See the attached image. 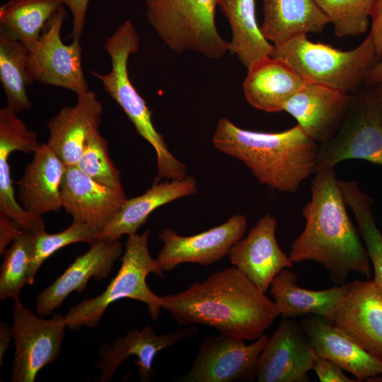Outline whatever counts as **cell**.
Returning <instances> with one entry per match:
<instances>
[{
  "mask_svg": "<svg viewBox=\"0 0 382 382\" xmlns=\"http://www.w3.org/2000/svg\"><path fill=\"white\" fill-rule=\"evenodd\" d=\"M161 303L181 326L207 325L244 341L258 339L280 316L274 301L233 265L161 296Z\"/></svg>",
  "mask_w": 382,
  "mask_h": 382,
  "instance_id": "cell-1",
  "label": "cell"
},
{
  "mask_svg": "<svg viewBox=\"0 0 382 382\" xmlns=\"http://www.w3.org/2000/svg\"><path fill=\"white\" fill-rule=\"evenodd\" d=\"M311 190L302 211L304 229L291 245L292 262H317L341 284L352 272L370 277L368 253L348 215L334 168L316 172Z\"/></svg>",
  "mask_w": 382,
  "mask_h": 382,
  "instance_id": "cell-2",
  "label": "cell"
},
{
  "mask_svg": "<svg viewBox=\"0 0 382 382\" xmlns=\"http://www.w3.org/2000/svg\"><path fill=\"white\" fill-rule=\"evenodd\" d=\"M212 141L219 151L243 163L261 184L279 192H296L316 172L320 144L299 125L283 132H262L240 128L221 117Z\"/></svg>",
  "mask_w": 382,
  "mask_h": 382,
  "instance_id": "cell-3",
  "label": "cell"
},
{
  "mask_svg": "<svg viewBox=\"0 0 382 382\" xmlns=\"http://www.w3.org/2000/svg\"><path fill=\"white\" fill-rule=\"evenodd\" d=\"M139 36L130 20H125L104 43L111 69L106 74L93 70L90 73L102 83L107 93L119 105L134 126L137 133L147 141L156 154L158 178L182 179L186 176L185 165L175 157L152 122V112L132 84L128 73V59L139 51Z\"/></svg>",
  "mask_w": 382,
  "mask_h": 382,
  "instance_id": "cell-4",
  "label": "cell"
},
{
  "mask_svg": "<svg viewBox=\"0 0 382 382\" xmlns=\"http://www.w3.org/2000/svg\"><path fill=\"white\" fill-rule=\"evenodd\" d=\"M272 57L289 64L306 83L349 94L361 88L370 69L380 60L370 33L358 47L348 51L312 42L302 35L274 45Z\"/></svg>",
  "mask_w": 382,
  "mask_h": 382,
  "instance_id": "cell-5",
  "label": "cell"
},
{
  "mask_svg": "<svg viewBox=\"0 0 382 382\" xmlns=\"http://www.w3.org/2000/svg\"><path fill=\"white\" fill-rule=\"evenodd\" d=\"M149 229L141 234L129 236L121 257L117 275L105 290L98 296L86 299L70 308L65 315L66 327L76 330L82 326H96L107 308L122 299H132L145 303L153 320L161 311V296L154 293L146 284L148 274L164 276L159 263L150 255L148 248Z\"/></svg>",
  "mask_w": 382,
  "mask_h": 382,
  "instance_id": "cell-6",
  "label": "cell"
},
{
  "mask_svg": "<svg viewBox=\"0 0 382 382\" xmlns=\"http://www.w3.org/2000/svg\"><path fill=\"white\" fill-rule=\"evenodd\" d=\"M144 4L149 25L170 50L210 59H219L228 52V42L215 23L217 0H144Z\"/></svg>",
  "mask_w": 382,
  "mask_h": 382,
  "instance_id": "cell-7",
  "label": "cell"
},
{
  "mask_svg": "<svg viewBox=\"0 0 382 382\" xmlns=\"http://www.w3.org/2000/svg\"><path fill=\"white\" fill-rule=\"evenodd\" d=\"M349 159L382 166V120L369 86L352 93L340 128L328 142L320 144L316 172Z\"/></svg>",
  "mask_w": 382,
  "mask_h": 382,
  "instance_id": "cell-8",
  "label": "cell"
},
{
  "mask_svg": "<svg viewBox=\"0 0 382 382\" xmlns=\"http://www.w3.org/2000/svg\"><path fill=\"white\" fill-rule=\"evenodd\" d=\"M66 16L62 4L28 49L27 67L33 81L66 88L79 96L90 89L82 68L80 38L73 37L69 45L61 38V28Z\"/></svg>",
  "mask_w": 382,
  "mask_h": 382,
  "instance_id": "cell-9",
  "label": "cell"
},
{
  "mask_svg": "<svg viewBox=\"0 0 382 382\" xmlns=\"http://www.w3.org/2000/svg\"><path fill=\"white\" fill-rule=\"evenodd\" d=\"M40 316L20 299L14 301L11 327L15 344L12 382H33L38 372L59 356L66 327L65 318L60 313H55L50 319Z\"/></svg>",
  "mask_w": 382,
  "mask_h": 382,
  "instance_id": "cell-10",
  "label": "cell"
},
{
  "mask_svg": "<svg viewBox=\"0 0 382 382\" xmlns=\"http://www.w3.org/2000/svg\"><path fill=\"white\" fill-rule=\"evenodd\" d=\"M268 337L262 335L247 345L219 334L200 344L191 366L180 382H241L255 379L258 357Z\"/></svg>",
  "mask_w": 382,
  "mask_h": 382,
  "instance_id": "cell-11",
  "label": "cell"
},
{
  "mask_svg": "<svg viewBox=\"0 0 382 382\" xmlns=\"http://www.w3.org/2000/svg\"><path fill=\"white\" fill-rule=\"evenodd\" d=\"M243 214H234L224 224L192 236L178 235L166 228L158 235L163 243L156 260L163 272L183 263L209 267L228 255L233 245L246 231Z\"/></svg>",
  "mask_w": 382,
  "mask_h": 382,
  "instance_id": "cell-12",
  "label": "cell"
},
{
  "mask_svg": "<svg viewBox=\"0 0 382 382\" xmlns=\"http://www.w3.org/2000/svg\"><path fill=\"white\" fill-rule=\"evenodd\" d=\"M317 354L301 323L283 318L268 338L257 361L259 382H308Z\"/></svg>",
  "mask_w": 382,
  "mask_h": 382,
  "instance_id": "cell-13",
  "label": "cell"
},
{
  "mask_svg": "<svg viewBox=\"0 0 382 382\" xmlns=\"http://www.w3.org/2000/svg\"><path fill=\"white\" fill-rule=\"evenodd\" d=\"M328 320L382 361V291L372 280L355 279Z\"/></svg>",
  "mask_w": 382,
  "mask_h": 382,
  "instance_id": "cell-14",
  "label": "cell"
},
{
  "mask_svg": "<svg viewBox=\"0 0 382 382\" xmlns=\"http://www.w3.org/2000/svg\"><path fill=\"white\" fill-rule=\"evenodd\" d=\"M277 219L270 214L260 217L255 225L231 248V265L265 293L274 277L292 266L289 255L279 247L277 238Z\"/></svg>",
  "mask_w": 382,
  "mask_h": 382,
  "instance_id": "cell-15",
  "label": "cell"
},
{
  "mask_svg": "<svg viewBox=\"0 0 382 382\" xmlns=\"http://www.w3.org/2000/svg\"><path fill=\"white\" fill-rule=\"evenodd\" d=\"M197 325H187L173 331L157 335L152 325L142 330L132 329L125 336L116 338L110 346L104 345L100 350L101 359L96 367L101 371L100 382L110 381L117 368L129 357H136L139 378L149 381L152 376L154 358L163 349L180 342L195 337L199 334Z\"/></svg>",
  "mask_w": 382,
  "mask_h": 382,
  "instance_id": "cell-16",
  "label": "cell"
},
{
  "mask_svg": "<svg viewBox=\"0 0 382 382\" xmlns=\"http://www.w3.org/2000/svg\"><path fill=\"white\" fill-rule=\"evenodd\" d=\"M352 94L313 83H305L286 103L284 111L320 144L328 142L340 128Z\"/></svg>",
  "mask_w": 382,
  "mask_h": 382,
  "instance_id": "cell-17",
  "label": "cell"
},
{
  "mask_svg": "<svg viewBox=\"0 0 382 382\" xmlns=\"http://www.w3.org/2000/svg\"><path fill=\"white\" fill-rule=\"evenodd\" d=\"M61 193L62 207L72 216L73 221L86 224L98 233L127 199L123 188L102 185L77 166H66Z\"/></svg>",
  "mask_w": 382,
  "mask_h": 382,
  "instance_id": "cell-18",
  "label": "cell"
},
{
  "mask_svg": "<svg viewBox=\"0 0 382 382\" xmlns=\"http://www.w3.org/2000/svg\"><path fill=\"white\" fill-rule=\"evenodd\" d=\"M120 241L96 240L88 251L78 256L64 272L36 298L37 313L45 317L60 307L74 291H83L91 278L100 281L111 272L115 262L123 254Z\"/></svg>",
  "mask_w": 382,
  "mask_h": 382,
  "instance_id": "cell-19",
  "label": "cell"
},
{
  "mask_svg": "<svg viewBox=\"0 0 382 382\" xmlns=\"http://www.w3.org/2000/svg\"><path fill=\"white\" fill-rule=\"evenodd\" d=\"M301 323L316 354L352 374L357 381L382 374V361L325 318L311 315Z\"/></svg>",
  "mask_w": 382,
  "mask_h": 382,
  "instance_id": "cell-20",
  "label": "cell"
},
{
  "mask_svg": "<svg viewBox=\"0 0 382 382\" xmlns=\"http://www.w3.org/2000/svg\"><path fill=\"white\" fill-rule=\"evenodd\" d=\"M103 105L89 91L77 96L76 103L64 106L47 123V144L67 166H76L83 153L85 141L99 129Z\"/></svg>",
  "mask_w": 382,
  "mask_h": 382,
  "instance_id": "cell-21",
  "label": "cell"
},
{
  "mask_svg": "<svg viewBox=\"0 0 382 382\" xmlns=\"http://www.w3.org/2000/svg\"><path fill=\"white\" fill-rule=\"evenodd\" d=\"M66 166L46 143L40 144L25 167L18 186V202L26 211L42 215L62 207L61 183Z\"/></svg>",
  "mask_w": 382,
  "mask_h": 382,
  "instance_id": "cell-22",
  "label": "cell"
},
{
  "mask_svg": "<svg viewBox=\"0 0 382 382\" xmlns=\"http://www.w3.org/2000/svg\"><path fill=\"white\" fill-rule=\"evenodd\" d=\"M243 83L246 101L254 108L267 112H279L306 81L284 60L267 57L248 68Z\"/></svg>",
  "mask_w": 382,
  "mask_h": 382,
  "instance_id": "cell-23",
  "label": "cell"
},
{
  "mask_svg": "<svg viewBox=\"0 0 382 382\" xmlns=\"http://www.w3.org/2000/svg\"><path fill=\"white\" fill-rule=\"evenodd\" d=\"M197 192V180L190 175L161 183L155 182L144 194L127 199L112 220L98 233L97 240L115 241L124 235H134L155 209Z\"/></svg>",
  "mask_w": 382,
  "mask_h": 382,
  "instance_id": "cell-24",
  "label": "cell"
},
{
  "mask_svg": "<svg viewBox=\"0 0 382 382\" xmlns=\"http://www.w3.org/2000/svg\"><path fill=\"white\" fill-rule=\"evenodd\" d=\"M260 30L274 45L308 33H320L329 23L314 0H262Z\"/></svg>",
  "mask_w": 382,
  "mask_h": 382,
  "instance_id": "cell-25",
  "label": "cell"
},
{
  "mask_svg": "<svg viewBox=\"0 0 382 382\" xmlns=\"http://www.w3.org/2000/svg\"><path fill=\"white\" fill-rule=\"evenodd\" d=\"M296 274L284 269L270 284V291L283 318L318 315L329 319L343 296L347 283L324 290L299 286Z\"/></svg>",
  "mask_w": 382,
  "mask_h": 382,
  "instance_id": "cell-26",
  "label": "cell"
},
{
  "mask_svg": "<svg viewBox=\"0 0 382 382\" xmlns=\"http://www.w3.org/2000/svg\"><path fill=\"white\" fill-rule=\"evenodd\" d=\"M231 27L228 52L247 68L256 61L272 57L274 45L262 35L255 17V0H217Z\"/></svg>",
  "mask_w": 382,
  "mask_h": 382,
  "instance_id": "cell-27",
  "label": "cell"
},
{
  "mask_svg": "<svg viewBox=\"0 0 382 382\" xmlns=\"http://www.w3.org/2000/svg\"><path fill=\"white\" fill-rule=\"evenodd\" d=\"M28 49L0 27V81L7 105L16 113L32 105L27 95L31 79L27 67Z\"/></svg>",
  "mask_w": 382,
  "mask_h": 382,
  "instance_id": "cell-28",
  "label": "cell"
},
{
  "mask_svg": "<svg viewBox=\"0 0 382 382\" xmlns=\"http://www.w3.org/2000/svg\"><path fill=\"white\" fill-rule=\"evenodd\" d=\"M62 4L59 0H9L0 7V27L29 49Z\"/></svg>",
  "mask_w": 382,
  "mask_h": 382,
  "instance_id": "cell-29",
  "label": "cell"
},
{
  "mask_svg": "<svg viewBox=\"0 0 382 382\" xmlns=\"http://www.w3.org/2000/svg\"><path fill=\"white\" fill-rule=\"evenodd\" d=\"M345 202L354 216L357 228L374 269L375 284L382 291V233L372 211L374 199L364 192L355 180H338Z\"/></svg>",
  "mask_w": 382,
  "mask_h": 382,
  "instance_id": "cell-30",
  "label": "cell"
},
{
  "mask_svg": "<svg viewBox=\"0 0 382 382\" xmlns=\"http://www.w3.org/2000/svg\"><path fill=\"white\" fill-rule=\"evenodd\" d=\"M37 233L23 231L3 253L0 272V299H20V292L28 284L35 236Z\"/></svg>",
  "mask_w": 382,
  "mask_h": 382,
  "instance_id": "cell-31",
  "label": "cell"
},
{
  "mask_svg": "<svg viewBox=\"0 0 382 382\" xmlns=\"http://www.w3.org/2000/svg\"><path fill=\"white\" fill-rule=\"evenodd\" d=\"M334 26L337 37L357 36L367 30L374 0H314Z\"/></svg>",
  "mask_w": 382,
  "mask_h": 382,
  "instance_id": "cell-32",
  "label": "cell"
},
{
  "mask_svg": "<svg viewBox=\"0 0 382 382\" xmlns=\"http://www.w3.org/2000/svg\"><path fill=\"white\" fill-rule=\"evenodd\" d=\"M98 232L86 224L75 222L65 230L54 234L45 230L35 236L33 256L28 274V284H33L42 264L58 250L72 243H86L92 245Z\"/></svg>",
  "mask_w": 382,
  "mask_h": 382,
  "instance_id": "cell-33",
  "label": "cell"
},
{
  "mask_svg": "<svg viewBox=\"0 0 382 382\" xmlns=\"http://www.w3.org/2000/svg\"><path fill=\"white\" fill-rule=\"evenodd\" d=\"M95 181L114 188H123L120 170L108 152V141L99 129L87 137L83 153L76 165Z\"/></svg>",
  "mask_w": 382,
  "mask_h": 382,
  "instance_id": "cell-34",
  "label": "cell"
},
{
  "mask_svg": "<svg viewBox=\"0 0 382 382\" xmlns=\"http://www.w3.org/2000/svg\"><path fill=\"white\" fill-rule=\"evenodd\" d=\"M313 370L320 382H357L346 376L337 364L318 354Z\"/></svg>",
  "mask_w": 382,
  "mask_h": 382,
  "instance_id": "cell-35",
  "label": "cell"
},
{
  "mask_svg": "<svg viewBox=\"0 0 382 382\" xmlns=\"http://www.w3.org/2000/svg\"><path fill=\"white\" fill-rule=\"evenodd\" d=\"M65 5L72 16V37L81 38L86 18V13L90 0H59Z\"/></svg>",
  "mask_w": 382,
  "mask_h": 382,
  "instance_id": "cell-36",
  "label": "cell"
},
{
  "mask_svg": "<svg viewBox=\"0 0 382 382\" xmlns=\"http://www.w3.org/2000/svg\"><path fill=\"white\" fill-rule=\"evenodd\" d=\"M21 229L17 223L5 213L0 212V255H2Z\"/></svg>",
  "mask_w": 382,
  "mask_h": 382,
  "instance_id": "cell-37",
  "label": "cell"
},
{
  "mask_svg": "<svg viewBox=\"0 0 382 382\" xmlns=\"http://www.w3.org/2000/svg\"><path fill=\"white\" fill-rule=\"evenodd\" d=\"M370 18L371 19L372 35L376 51L380 59H382V0H374Z\"/></svg>",
  "mask_w": 382,
  "mask_h": 382,
  "instance_id": "cell-38",
  "label": "cell"
},
{
  "mask_svg": "<svg viewBox=\"0 0 382 382\" xmlns=\"http://www.w3.org/2000/svg\"><path fill=\"white\" fill-rule=\"evenodd\" d=\"M13 338L11 328L7 323L1 322L0 323V364L2 365L3 359L7 349L10 347L11 339Z\"/></svg>",
  "mask_w": 382,
  "mask_h": 382,
  "instance_id": "cell-39",
  "label": "cell"
},
{
  "mask_svg": "<svg viewBox=\"0 0 382 382\" xmlns=\"http://www.w3.org/2000/svg\"><path fill=\"white\" fill-rule=\"evenodd\" d=\"M381 81H382V59L370 69L364 83L371 86Z\"/></svg>",
  "mask_w": 382,
  "mask_h": 382,
  "instance_id": "cell-40",
  "label": "cell"
},
{
  "mask_svg": "<svg viewBox=\"0 0 382 382\" xmlns=\"http://www.w3.org/2000/svg\"><path fill=\"white\" fill-rule=\"evenodd\" d=\"M369 86L373 100L382 120V81Z\"/></svg>",
  "mask_w": 382,
  "mask_h": 382,
  "instance_id": "cell-41",
  "label": "cell"
}]
</instances>
